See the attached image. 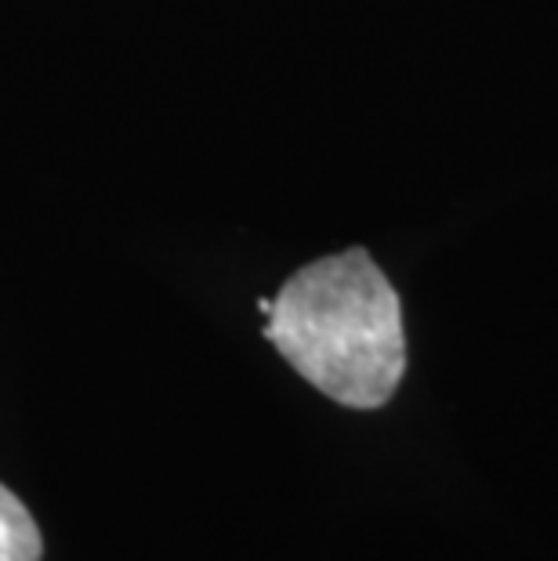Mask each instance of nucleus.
Listing matches in <instances>:
<instances>
[{
    "label": "nucleus",
    "instance_id": "2",
    "mask_svg": "<svg viewBox=\"0 0 558 561\" xmlns=\"http://www.w3.org/2000/svg\"><path fill=\"white\" fill-rule=\"evenodd\" d=\"M44 540L26 504L0 482V561H41Z\"/></svg>",
    "mask_w": 558,
    "mask_h": 561
},
{
    "label": "nucleus",
    "instance_id": "1",
    "mask_svg": "<svg viewBox=\"0 0 558 561\" xmlns=\"http://www.w3.org/2000/svg\"><path fill=\"white\" fill-rule=\"evenodd\" d=\"M265 337L312 388L349 410H377L407 369L396 286L366 250L319 257L272 297Z\"/></svg>",
    "mask_w": 558,
    "mask_h": 561
}]
</instances>
